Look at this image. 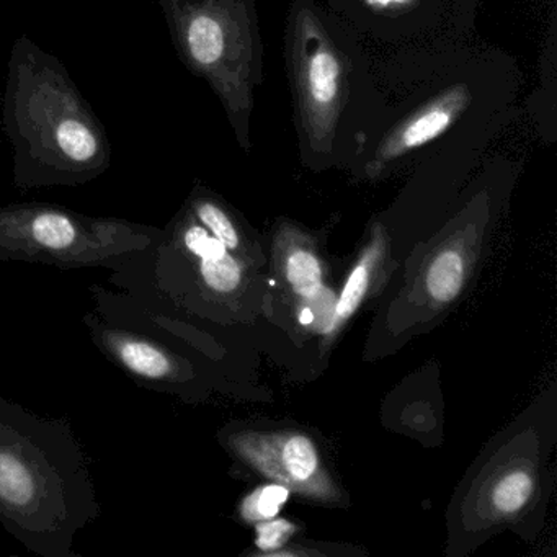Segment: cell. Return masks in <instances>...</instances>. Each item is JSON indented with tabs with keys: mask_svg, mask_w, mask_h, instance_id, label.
Returning a JSON list of instances; mask_svg holds the SVG:
<instances>
[{
	"mask_svg": "<svg viewBox=\"0 0 557 557\" xmlns=\"http://www.w3.org/2000/svg\"><path fill=\"white\" fill-rule=\"evenodd\" d=\"M18 190L77 187L112 165V146L60 58L28 35L12 45L2 99Z\"/></svg>",
	"mask_w": 557,
	"mask_h": 557,
	"instance_id": "obj_1",
	"label": "cell"
},
{
	"mask_svg": "<svg viewBox=\"0 0 557 557\" xmlns=\"http://www.w3.org/2000/svg\"><path fill=\"white\" fill-rule=\"evenodd\" d=\"M100 515L83 446L63 420L0 399V523L34 553L73 556Z\"/></svg>",
	"mask_w": 557,
	"mask_h": 557,
	"instance_id": "obj_2",
	"label": "cell"
},
{
	"mask_svg": "<svg viewBox=\"0 0 557 557\" xmlns=\"http://www.w3.org/2000/svg\"><path fill=\"white\" fill-rule=\"evenodd\" d=\"M182 63L210 84L247 145L257 67L252 0H159Z\"/></svg>",
	"mask_w": 557,
	"mask_h": 557,
	"instance_id": "obj_3",
	"label": "cell"
},
{
	"mask_svg": "<svg viewBox=\"0 0 557 557\" xmlns=\"http://www.w3.org/2000/svg\"><path fill=\"white\" fill-rule=\"evenodd\" d=\"M159 234L152 226L87 216L58 205H9L0 208V262L116 272L149 249Z\"/></svg>",
	"mask_w": 557,
	"mask_h": 557,
	"instance_id": "obj_4",
	"label": "cell"
},
{
	"mask_svg": "<svg viewBox=\"0 0 557 557\" xmlns=\"http://www.w3.org/2000/svg\"><path fill=\"white\" fill-rule=\"evenodd\" d=\"M289 58L299 132L309 152H334L354 89L355 64L324 18L298 5L289 25Z\"/></svg>",
	"mask_w": 557,
	"mask_h": 557,
	"instance_id": "obj_5",
	"label": "cell"
},
{
	"mask_svg": "<svg viewBox=\"0 0 557 557\" xmlns=\"http://www.w3.org/2000/svg\"><path fill=\"white\" fill-rule=\"evenodd\" d=\"M233 446L249 465L278 484L311 497L331 494L318 449L308 436L244 433L233 436Z\"/></svg>",
	"mask_w": 557,
	"mask_h": 557,
	"instance_id": "obj_6",
	"label": "cell"
},
{
	"mask_svg": "<svg viewBox=\"0 0 557 557\" xmlns=\"http://www.w3.org/2000/svg\"><path fill=\"white\" fill-rule=\"evenodd\" d=\"M474 107V89L471 84H449L425 102L407 112L381 136L374 148V162L387 164L406 158L448 135Z\"/></svg>",
	"mask_w": 557,
	"mask_h": 557,
	"instance_id": "obj_7",
	"label": "cell"
},
{
	"mask_svg": "<svg viewBox=\"0 0 557 557\" xmlns=\"http://www.w3.org/2000/svg\"><path fill=\"white\" fill-rule=\"evenodd\" d=\"M465 282V263L453 250L440 253L426 273V289L438 302H449L459 295Z\"/></svg>",
	"mask_w": 557,
	"mask_h": 557,
	"instance_id": "obj_8",
	"label": "cell"
},
{
	"mask_svg": "<svg viewBox=\"0 0 557 557\" xmlns=\"http://www.w3.org/2000/svg\"><path fill=\"white\" fill-rule=\"evenodd\" d=\"M377 257H380V246L376 243L370 249H367L354 272L348 276L347 283H345L344 289L338 296L337 305H335V321L344 322L345 319L350 318L357 311L361 299L364 298L368 286H370L371 273H373Z\"/></svg>",
	"mask_w": 557,
	"mask_h": 557,
	"instance_id": "obj_9",
	"label": "cell"
},
{
	"mask_svg": "<svg viewBox=\"0 0 557 557\" xmlns=\"http://www.w3.org/2000/svg\"><path fill=\"white\" fill-rule=\"evenodd\" d=\"M286 280L293 292L305 298H312L321 292L322 269L314 253L302 247H296L286 257Z\"/></svg>",
	"mask_w": 557,
	"mask_h": 557,
	"instance_id": "obj_10",
	"label": "cell"
},
{
	"mask_svg": "<svg viewBox=\"0 0 557 557\" xmlns=\"http://www.w3.org/2000/svg\"><path fill=\"white\" fill-rule=\"evenodd\" d=\"M190 211L227 250L239 247V234L230 214L221 205L207 197H194L190 201Z\"/></svg>",
	"mask_w": 557,
	"mask_h": 557,
	"instance_id": "obj_11",
	"label": "cell"
},
{
	"mask_svg": "<svg viewBox=\"0 0 557 557\" xmlns=\"http://www.w3.org/2000/svg\"><path fill=\"white\" fill-rule=\"evenodd\" d=\"M531 492H533V479L528 472H510L495 485L492 494L495 510L504 515L517 513L530 500Z\"/></svg>",
	"mask_w": 557,
	"mask_h": 557,
	"instance_id": "obj_12",
	"label": "cell"
},
{
	"mask_svg": "<svg viewBox=\"0 0 557 557\" xmlns=\"http://www.w3.org/2000/svg\"><path fill=\"white\" fill-rule=\"evenodd\" d=\"M289 488L283 484L263 485L243 502L240 513L249 521H267L280 513L282 505L288 500Z\"/></svg>",
	"mask_w": 557,
	"mask_h": 557,
	"instance_id": "obj_13",
	"label": "cell"
},
{
	"mask_svg": "<svg viewBox=\"0 0 557 557\" xmlns=\"http://www.w3.org/2000/svg\"><path fill=\"white\" fill-rule=\"evenodd\" d=\"M295 533V524L283 518L259 521L257 524V546L262 550H275L285 546L286 541Z\"/></svg>",
	"mask_w": 557,
	"mask_h": 557,
	"instance_id": "obj_14",
	"label": "cell"
},
{
	"mask_svg": "<svg viewBox=\"0 0 557 557\" xmlns=\"http://www.w3.org/2000/svg\"><path fill=\"white\" fill-rule=\"evenodd\" d=\"M360 4L374 15H409L422 0H360Z\"/></svg>",
	"mask_w": 557,
	"mask_h": 557,
	"instance_id": "obj_15",
	"label": "cell"
},
{
	"mask_svg": "<svg viewBox=\"0 0 557 557\" xmlns=\"http://www.w3.org/2000/svg\"><path fill=\"white\" fill-rule=\"evenodd\" d=\"M299 321L301 324L311 325L314 324V312H312L311 308H305L301 311V315H299Z\"/></svg>",
	"mask_w": 557,
	"mask_h": 557,
	"instance_id": "obj_16",
	"label": "cell"
}]
</instances>
